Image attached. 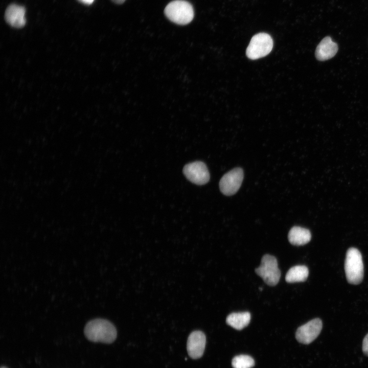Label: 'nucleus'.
Returning <instances> with one entry per match:
<instances>
[{
	"label": "nucleus",
	"mask_w": 368,
	"mask_h": 368,
	"mask_svg": "<svg viewBox=\"0 0 368 368\" xmlns=\"http://www.w3.org/2000/svg\"><path fill=\"white\" fill-rule=\"evenodd\" d=\"M322 327L320 319H313L297 328L295 333L296 339L301 343L309 344L318 336Z\"/></svg>",
	"instance_id": "obj_7"
},
{
	"label": "nucleus",
	"mask_w": 368,
	"mask_h": 368,
	"mask_svg": "<svg viewBox=\"0 0 368 368\" xmlns=\"http://www.w3.org/2000/svg\"><path fill=\"white\" fill-rule=\"evenodd\" d=\"M250 320V314L248 312L232 313L229 314L226 319L227 325L238 330L246 327Z\"/></svg>",
	"instance_id": "obj_13"
},
{
	"label": "nucleus",
	"mask_w": 368,
	"mask_h": 368,
	"mask_svg": "<svg viewBox=\"0 0 368 368\" xmlns=\"http://www.w3.org/2000/svg\"><path fill=\"white\" fill-rule=\"evenodd\" d=\"M362 351L363 353L368 356V333L366 335L363 340Z\"/></svg>",
	"instance_id": "obj_16"
},
{
	"label": "nucleus",
	"mask_w": 368,
	"mask_h": 368,
	"mask_svg": "<svg viewBox=\"0 0 368 368\" xmlns=\"http://www.w3.org/2000/svg\"><path fill=\"white\" fill-rule=\"evenodd\" d=\"M112 2L116 4H121L123 3L125 0H111Z\"/></svg>",
	"instance_id": "obj_18"
},
{
	"label": "nucleus",
	"mask_w": 368,
	"mask_h": 368,
	"mask_svg": "<svg viewBox=\"0 0 368 368\" xmlns=\"http://www.w3.org/2000/svg\"><path fill=\"white\" fill-rule=\"evenodd\" d=\"M243 171L240 168H236L225 174L219 182L221 192L224 195L231 196L239 189L243 179Z\"/></svg>",
	"instance_id": "obj_6"
},
{
	"label": "nucleus",
	"mask_w": 368,
	"mask_h": 368,
	"mask_svg": "<svg viewBox=\"0 0 368 368\" xmlns=\"http://www.w3.org/2000/svg\"><path fill=\"white\" fill-rule=\"evenodd\" d=\"M81 3L86 4V5H90L91 4L94 0H78Z\"/></svg>",
	"instance_id": "obj_17"
},
{
	"label": "nucleus",
	"mask_w": 368,
	"mask_h": 368,
	"mask_svg": "<svg viewBox=\"0 0 368 368\" xmlns=\"http://www.w3.org/2000/svg\"><path fill=\"white\" fill-rule=\"evenodd\" d=\"M25 8L16 4L9 5L5 14L6 21L10 26L16 28L23 27L26 22Z\"/></svg>",
	"instance_id": "obj_10"
},
{
	"label": "nucleus",
	"mask_w": 368,
	"mask_h": 368,
	"mask_svg": "<svg viewBox=\"0 0 368 368\" xmlns=\"http://www.w3.org/2000/svg\"><path fill=\"white\" fill-rule=\"evenodd\" d=\"M1 368H6V367L3 366V367H2Z\"/></svg>",
	"instance_id": "obj_19"
},
{
	"label": "nucleus",
	"mask_w": 368,
	"mask_h": 368,
	"mask_svg": "<svg viewBox=\"0 0 368 368\" xmlns=\"http://www.w3.org/2000/svg\"><path fill=\"white\" fill-rule=\"evenodd\" d=\"M232 364L233 368H251L255 365V361L249 355H239L233 358Z\"/></svg>",
	"instance_id": "obj_15"
},
{
	"label": "nucleus",
	"mask_w": 368,
	"mask_h": 368,
	"mask_svg": "<svg viewBox=\"0 0 368 368\" xmlns=\"http://www.w3.org/2000/svg\"><path fill=\"white\" fill-rule=\"evenodd\" d=\"M206 337L200 331H194L189 335L187 349L189 356L192 359H198L202 357L205 349Z\"/></svg>",
	"instance_id": "obj_9"
},
{
	"label": "nucleus",
	"mask_w": 368,
	"mask_h": 368,
	"mask_svg": "<svg viewBox=\"0 0 368 368\" xmlns=\"http://www.w3.org/2000/svg\"><path fill=\"white\" fill-rule=\"evenodd\" d=\"M255 272L269 286L277 285L281 277L276 258L268 254L263 256L261 265L255 269Z\"/></svg>",
	"instance_id": "obj_5"
},
{
	"label": "nucleus",
	"mask_w": 368,
	"mask_h": 368,
	"mask_svg": "<svg viewBox=\"0 0 368 368\" xmlns=\"http://www.w3.org/2000/svg\"><path fill=\"white\" fill-rule=\"evenodd\" d=\"M183 174L192 182L202 185L207 183L210 174L206 165L200 161L187 164L183 168Z\"/></svg>",
	"instance_id": "obj_8"
},
{
	"label": "nucleus",
	"mask_w": 368,
	"mask_h": 368,
	"mask_svg": "<svg viewBox=\"0 0 368 368\" xmlns=\"http://www.w3.org/2000/svg\"><path fill=\"white\" fill-rule=\"evenodd\" d=\"M344 270L348 282L352 284H360L363 278V264L360 252L356 248L347 251Z\"/></svg>",
	"instance_id": "obj_2"
},
{
	"label": "nucleus",
	"mask_w": 368,
	"mask_h": 368,
	"mask_svg": "<svg viewBox=\"0 0 368 368\" xmlns=\"http://www.w3.org/2000/svg\"><path fill=\"white\" fill-rule=\"evenodd\" d=\"M309 274L307 267L305 265H296L290 268L287 272L285 280L288 283L305 281Z\"/></svg>",
	"instance_id": "obj_14"
},
{
	"label": "nucleus",
	"mask_w": 368,
	"mask_h": 368,
	"mask_svg": "<svg viewBox=\"0 0 368 368\" xmlns=\"http://www.w3.org/2000/svg\"><path fill=\"white\" fill-rule=\"evenodd\" d=\"M337 44L330 36L324 38L316 47L315 55L319 61H325L333 57L338 51Z\"/></svg>",
	"instance_id": "obj_11"
},
{
	"label": "nucleus",
	"mask_w": 368,
	"mask_h": 368,
	"mask_svg": "<svg viewBox=\"0 0 368 368\" xmlns=\"http://www.w3.org/2000/svg\"><path fill=\"white\" fill-rule=\"evenodd\" d=\"M288 238L294 245L301 246L308 243L311 239L310 231L300 226H294L289 232Z\"/></svg>",
	"instance_id": "obj_12"
},
{
	"label": "nucleus",
	"mask_w": 368,
	"mask_h": 368,
	"mask_svg": "<svg viewBox=\"0 0 368 368\" xmlns=\"http://www.w3.org/2000/svg\"><path fill=\"white\" fill-rule=\"evenodd\" d=\"M84 331L86 337L94 342L110 343L115 340L117 335V330L113 324L101 318L89 321Z\"/></svg>",
	"instance_id": "obj_1"
},
{
	"label": "nucleus",
	"mask_w": 368,
	"mask_h": 368,
	"mask_svg": "<svg viewBox=\"0 0 368 368\" xmlns=\"http://www.w3.org/2000/svg\"><path fill=\"white\" fill-rule=\"evenodd\" d=\"M164 12L170 20L182 25L190 23L194 15L192 5L183 0H175L170 2L166 7Z\"/></svg>",
	"instance_id": "obj_3"
},
{
	"label": "nucleus",
	"mask_w": 368,
	"mask_h": 368,
	"mask_svg": "<svg viewBox=\"0 0 368 368\" xmlns=\"http://www.w3.org/2000/svg\"><path fill=\"white\" fill-rule=\"evenodd\" d=\"M273 45V40L268 34L258 33L251 38L246 49V55L251 60L262 58L270 53Z\"/></svg>",
	"instance_id": "obj_4"
}]
</instances>
